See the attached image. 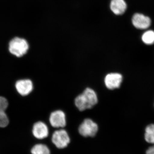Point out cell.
<instances>
[{
    "label": "cell",
    "mask_w": 154,
    "mask_h": 154,
    "mask_svg": "<svg viewBox=\"0 0 154 154\" xmlns=\"http://www.w3.org/2000/svg\"><path fill=\"white\" fill-rule=\"evenodd\" d=\"M29 48V44L27 40L20 37L13 38L9 43V51L18 57L25 55L28 52Z\"/></svg>",
    "instance_id": "obj_1"
},
{
    "label": "cell",
    "mask_w": 154,
    "mask_h": 154,
    "mask_svg": "<svg viewBox=\"0 0 154 154\" xmlns=\"http://www.w3.org/2000/svg\"><path fill=\"white\" fill-rule=\"evenodd\" d=\"M98 125L90 119H86L79 127L80 134L85 137L95 136L98 131Z\"/></svg>",
    "instance_id": "obj_2"
},
{
    "label": "cell",
    "mask_w": 154,
    "mask_h": 154,
    "mask_svg": "<svg viewBox=\"0 0 154 154\" xmlns=\"http://www.w3.org/2000/svg\"><path fill=\"white\" fill-rule=\"evenodd\" d=\"M52 141L57 147L59 149H63L68 145L70 141L69 137L66 131L60 129L54 133L52 137Z\"/></svg>",
    "instance_id": "obj_3"
},
{
    "label": "cell",
    "mask_w": 154,
    "mask_h": 154,
    "mask_svg": "<svg viewBox=\"0 0 154 154\" xmlns=\"http://www.w3.org/2000/svg\"><path fill=\"white\" fill-rule=\"evenodd\" d=\"M80 95L87 110L91 109L98 103V98L97 94L93 89L91 88H86Z\"/></svg>",
    "instance_id": "obj_4"
},
{
    "label": "cell",
    "mask_w": 154,
    "mask_h": 154,
    "mask_svg": "<svg viewBox=\"0 0 154 154\" xmlns=\"http://www.w3.org/2000/svg\"><path fill=\"white\" fill-rule=\"evenodd\" d=\"M122 75L118 73H110L105 76L104 83L106 88L109 90H113L120 87L122 82Z\"/></svg>",
    "instance_id": "obj_5"
},
{
    "label": "cell",
    "mask_w": 154,
    "mask_h": 154,
    "mask_svg": "<svg viewBox=\"0 0 154 154\" xmlns=\"http://www.w3.org/2000/svg\"><path fill=\"white\" fill-rule=\"evenodd\" d=\"M49 122L54 128H63L66 125V117L64 112L61 110L53 111L49 116Z\"/></svg>",
    "instance_id": "obj_6"
},
{
    "label": "cell",
    "mask_w": 154,
    "mask_h": 154,
    "mask_svg": "<svg viewBox=\"0 0 154 154\" xmlns=\"http://www.w3.org/2000/svg\"><path fill=\"white\" fill-rule=\"evenodd\" d=\"M133 25L139 29H147L150 26L151 21L149 17L142 14H136L132 17Z\"/></svg>",
    "instance_id": "obj_7"
},
{
    "label": "cell",
    "mask_w": 154,
    "mask_h": 154,
    "mask_svg": "<svg viewBox=\"0 0 154 154\" xmlns=\"http://www.w3.org/2000/svg\"><path fill=\"white\" fill-rule=\"evenodd\" d=\"M15 87L17 92L22 96L29 95L33 88V83L30 79L19 80L16 82Z\"/></svg>",
    "instance_id": "obj_8"
},
{
    "label": "cell",
    "mask_w": 154,
    "mask_h": 154,
    "mask_svg": "<svg viewBox=\"0 0 154 154\" xmlns=\"http://www.w3.org/2000/svg\"><path fill=\"white\" fill-rule=\"evenodd\" d=\"M32 133L33 136L36 138L43 139L48 136V128L44 122H38L33 125Z\"/></svg>",
    "instance_id": "obj_9"
},
{
    "label": "cell",
    "mask_w": 154,
    "mask_h": 154,
    "mask_svg": "<svg viewBox=\"0 0 154 154\" xmlns=\"http://www.w3.org/2000/svg\"><path fill=\"white\" fill-rule=\"evenodd\" d=\"M8 105L7 99L0 96V127H5L9 124V119L5 112Z\"/></svg>",
    "instance_id": "obj_10"
},
{
    "label": "cell",
    "mask_w": 154,
    "mask_h": 154,
    "mask_svg": "<svg viewBox=\"0 0 154 154\" xmlns=\"http://www.w3.org/2000/svg\"><path fill=\"white\" fill-rule=\"evenodd\" d=\"M110 8L111 11L116 15H121L126 11V3L124 0H111Z\"/></svg>",
    "instance_id": "obj_11"
},
{
    "label": "cell",
    "mask_w": 154,
    "mask_h": 154,
    "mask_svg": "<svg viewBox=\"0 0 154 154\" xmlns=\"http://www.w3.org/2000/svg\"><path fill=\"white\" fill-rule=\"evenodd\" d=\"M144 137L148 143L154 144V124L149 125L146 127Z\"/></svg>",
    "instance_id": "obj_12"
},
{
    "label": "cell",
    "mask_w": 154,
    "mask_h": 154,
    "mask_svg": "<svg viewBox=\"0 0 154 154\" xmlns=\"http://www.w3.org/2000/svg\"><path fill=\"white\" fill-rule=\"evenodd\" d=\"M32 154H50V151L47 146L42 144L35 145L31 151Z\"/></svg>",
    "instance_id": "obj_13"
},
{
    "label": "cell",
    "mask_w": 154,
    "mask_h": 154,
    "mask_svg": "<svg viewBox=\"0 0 154 154\" xmlns=\"http://www.w3.org/2000/svg\"><path fill=\"white\" fill-rule=\"evenodd\" d=\"M142 40L146 45H150L154 43V31L150 30L146 31L143 34Z\"/></svg>",
    "instance_id": "obj_14"
},
{
    "label": "cell",
    "mask_w": 154,
    "mask_h": 154,
    "mask_svg": "<svg viewBox=\"0 0 154 154\" xmlns=\"http://www.w3.org/2000/svg\"><path fill=\"white\" fill-rule=\"evenodd\" d=\"M146 154H154V146L150 147L146 151Z\"/></svg>",
    "instance_id": "obj_15"
}]
</instances>
